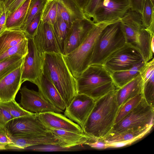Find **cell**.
<instances>
[{"label": "cell", "mask_w": 154, "mask_h": 154, "mask_svg": "<svg viewBox=\"0 0 154 154\" xmlns=\"http://www.w3.org/2000/svg\"><path fill=\"white\" fill-rule=\"evenodd\" d=\"M12 119L8 111L0 104V126L5 127L7 122Z\"/></svg>", "instance_id": "obj_38"}, {"label": "cell", "mask_w": 154, "mask_h": 154, "mask_svg": "<svg viewBox=\"0 0 154 154\" xmlns=\"http://www.w3.org/2000/svg\"><path fill=\"white\" fill-rule=\"evenodd\" d=\"M14 0H0V1H2L4 2L7 9L10 5Z\"/></svg>", "instance_id": "obj_44"}, {"label": "cell", "mask_w": 154, "mask_h": 154, "mask_svg": "<svg viewBox=\"0 0 154 154\" xmlns=\"http://www.w3.org/2000/svg\"><path fill=\"white\" fill-rule=\"evenodd\" d=\"M59 140V147L69 148L85 144L90 138L85 133L75 132L69 131L54 128L48 129Z\"/></svg>", "instance_id": "obj_22"}, {"label": "cell", "mask_w": 154, "mask_h": 154, "mask_svg": "<svg viewBox=\"0 0 154 154\" xmlns=\"http://www.w3.org/2000/svg\"><path fill=\"white\" fill-rule=\"evenodd\" d=\"M116 89L95 101L83 129L91 140L103 139L111 131L119 108Z\"/></svg>", "instance_id": "obj_1"}, {"label": "cell", "mask_w": 154, "mask_h": 154, "mask_svg": "<svg viewBox=\"0 0 154 154\" xmlns=\"http://www.w3.org/2000/svg\"><path fill=\"white\" fill-rule=\"evenodd\" d=\"M48 0H31L28 11L20 29L24 31L31 21L39 13L42 12Z\"/></svg>", "instance_id": "obj_29"}, {"label": "cell", "mask_w": 154, "mask_h": 154, "mask_svg": "<svg viewBox=\"0 0 154 154\" xmlns=\"http://www.w3.org/2000/svg\"><path fill=\"white\" fill-rule=\"evenodd\" d=\"M153 126L152 125L141 129L110 133L102 139L108 144V148L123 147L142 138L149 132Z\"/></svg>", "instance_id": "obj_16"}, {"label": "cell", "mask_w": 154, "mask_h": 154, "mask_svg": "<svg viewBox=\"0 0 154 154\" xmlns=\"http://www.w3.org/2000/svg\"><path fill=\"white\" fill-rule=\"evenodd\" d=\"M25 57L21 55H15L0 62V81L21 65Z\"/></svg>", "instance_id": "obj_27"}, {"label": "cell", "mask_w": 154, "mask_h": 154, "mask_svg": "<svg viewBox=\"0 0 154 154\" xmlns=\"http://www.w3.org/2000/svg\"><path fill=\"white\" fill-rule=\"evenodd\" d=\"M153 4H154V0H151Z\"/></svg>", "instance_id": "obj_46"}, {"label": "cell", "mask_w": 154, "mask_h": 154, "mask_svg": "<svg viewBox=\"0 0 154 154\" xmlns=\"http://www.w3.org/2000/svg\"><path fill=\"white\" fill-rule=\"evenodd\" d=\"M111 23H95L82 44L69 53L63 55L68 67L76 79L90 65L98 36L105 27Z\"/></svg>", "instance_id": "obj_4"}, {"label": "cell", "mask_w": 154, "mask_h": 154, "mask_svg": "<svg viewBox=\"0 0 154 154\" xmlns=\"http://www.w3.org/2000/svg\"><path fill=\"white\" fill-rule=\"evenodd\" d=\"M77 94L95 101L116 88L110 73L102 65H90L76 78Z\"/></svg>", "instance_id": "obj_3"}, {"label": "cell", "mask_w": 154, "mask_h": 154, "mask_svg": "<svg viewBox=\"0 0 154 154\" xmlns=\"http://www.w3.org/2000/svg\"><path fill=\"white\" fill-rule=\"evenodd\" d=\"M9 112L13 119L23 116L34 115L35 113L28 112L20 106L15 100L5 102H0Z\"/></svg>", "instance_id": "obj_34"}, {"label": "cell", "mask_w": 154, "mask_h": 154, "mask_svg": "<svg viewBox=\"0 0 154 154\" xmlns=\"http://www.w3.org/2000/svg\"><path fill=\"white\" fill-rule=\"evenodd\" d=\"M95 102L94 100L88 95L77 94L64 110V115L76 122L83 130Z\"/></svg>", "instance_id": "obj_11"}, {"label": "cell", "mask_w": 154, "mask_h": 154, "mask_svg": "<svg viewBox=\"0 0 154 154\" xmlns=\"http://www.w3.org/2000/svg\"><path fill=\"white\" fill-rule=\"evenodd\" d=\"M28 43L27 38L11 47L0 56V62L15 55L25 56L28 53Z\"/></svg>", "instance_id": "obj_33"}, {"label": "cell", "mask_w": 154, "mask_h": 154, "mask_svg": "<svg viewBox=\"0 0 154 154\" xmlns=\"http://www.w3.org/2000/svg\"><path fill=\"white\" fill-rule=\"evenodd\" d=\"M142 81L140 74L123 86L116 89V100L119 108L129 99L142 93Z\"/></svg>", "instance_id": "obj_23"}, {"label": "cell", "mask_w": 154, "mask_h": 154, "mask_svg": "<svg viewBox=\"0 0 154 154\" xmlns=\"http://www.w3.org/2000/svg\"><path fill=\"white\" fill-rule=\"evenodd\" d=\"M27 38L24 31L21 29H6L0 35V56Z\"/></svg>", "instance_id": "obj_24"}, {"label": "cell", "mask_w": 154, "mask_h": 154, "mask_svg": "<svg viewBox=\"0 0 154 154\" xmlns=\"http://www.w3.org/2000/svg\"><path fill=\"white\" fill-rule=\"evenodd\" d=\"M58 0H48L46 2L41 16V21L53 25L57 17V5Z\"/></svg>", "instance_id": "obj_31"}, {"label": "cell", "mask_w": 154, "mask_h": 154, "mask_svg": "<svg viewBox=\"0 0 154 154\" xmlns=\"http://www.w3.org/2000/svg\"><path fill=\"white\" fill-rule=\"evenodd\" d=\"M28 53L23 64L22 83L29 81L35 84L43 74V53L36 48L32 38H28Z\"/></svg>", "instance_id": "obj_10"}, {"label": "cell", "mask_w": 154, "mask_h": 154, "mask_svg": "<svg viewBox=\"0 0 154 154\" xmlns=\"http://www.w3.org/2000/svg\"><path fill=\"white\" fill-rule=\"evenodd\" d=\"M6 149V147L0 146V150H3Z\"/></svg>", "instance_id": "obj_45"}, {"label": "cell", "mask_w": 154, "mask_h": 154, "mask_svg": "<svg viewBox=\"0 0 154 154\" xmlns=\"http://www.w3.org/2000/svg\"><path fill=\"white\" fill-rule=\"evenodd\" d=\"M25 0H14L7 9L8 13H10L13 12L19 7Z\"/></svg>", "instance_id": "obj_42"}, {"label": "cell", "mask_w": 154, "mask_h": 154, "mask_svg": "<svg viewBox=\"0 0 154 154\" xmlns=\"http://www.w3.org/2000/svg\"><path fill=\"white\" fill-rule=\"evenodd\" d=\"M130 9L129 0H101L92 20L94 23L120 21Z\"/></svg>", "instance_id": "obj_9"}, {"label": "cell", "mask_w": 154, "mask_h": 154, "mask_svg": "<svg viewBox=\"0 0 154 154\" xmlns=\"http://www.w3.org/2000/svg\"></svg>", "instance_id": "obj_47"}, {"label": "cell", "mask_w": 154, "mask_h": 154, "mask_svg": "<svg viewBox=\"0 0 154 154\" xmlns=\"http://www.w3.org/2000/svg\"><path fill=\"white\" fill-rule=\"evenodd\" d=\"M95 23L87 18L74 22L64 41L62 54L66 55L78 47L88 35Z\"/></svg>", "instance_id": "obj_13"}, {"label": "cell", "mask_w": 154, "mask_h": 154, "mask_svg": "<svg viewBox=\"0 0 154 154\" xmlns=\"http://www.w3.org/2000/svg\"><path fill=\"white\" fill-rule=\"evenodd\" d=\"M35 45L41 53L55 52L62 53L54 30L53 25L41 21L33 37Z\"/></svg>", "instance_id": "obj_14"}, {"label": "cell", "mask_w": 154, "mask_h": 154, "mask_svg": "<svg viewBox=\"0 0 154 154\" xmlns=\"http://www.w3.org/2000/svg\"><path fill=\"white\" fill-rule=\"evenodd\" d=\"M43 73L55 86L66 108L77 94L76 79L69 70L62 53H43Z\"/></svg>", "instance_id": "obj_2"}, {"label": "cell", "mask_w": 154, "mask_h": 154, "mask_svg": "<svg viewBox=\"0 0 154 154\" xmlns=\"http://www.w3.org/2000/svg\"><path fill=\"white\" fill-rule=\"evenodd\" d=\"M140 74L142 81V93L146 103L154 108V59L146 63Z\"/></svg>", "instance_id": "obj_20"}, {"label": "cell", "mask_w": 154, "mask_h": 154, "mask_svg": "<svg viewBox=\"0 0 154 154\" xmlns=\"http://www.w3.org/2000/svg\"><path fill=\"white\" fill-rule=\"evenodd\" d=\"M53 26L59 46L62 54L64 42L70 28L65 21L58 16H57Z\"/></svg>", "instance_id": "obj_30"}, {"label": "cell", "mask_w": 154, "mask_h": 154, "mask_svg": "<svg viewBox=\"0 0 154 154\" xmlns=\"http://www.w3.org/2000/svg\"><path fill=\"white\" fill-rule=\"evenodd\" d=\"M144 0H129L131 9L141 14Z\"/></svg>", "instance_id": "obj_41"}, {"label": "cell", "mask_w": 154, "mask_h": 154, "mask_svg": "<svg viewBox=\"0 0 154 154\" xmlns=\"http://www.w3.org/2000/svg\"><path fill=\"white\" fill-rule=\"evenodd\" d=\"M143 61H144L139 50L126 43L109 56L102 65L111 74L129 69Z\"/></svg>", "instance_id": "obj_7"}, {"label": "cell", "mask_w": 154, "mask_h": 154, "mask_svg": "<svg viewBox=\"0 0 154 154\" xmlns=\"http://www.w3.org/2000/svg\"><path fill=\"white\" fill-rule=\"evenodd\" d=\"M11 143L10 139L5 127L0 126V146L6 148Z\"/></svg>", "instance_id": "obj_40"}, {"label": "cell", "mask_w": 154, "mask_h": 154, "mask_svg": "<svg viewBox=\"0 0 154 154\" xmlns=\"http://www.w3.org/2000/svg\"><path fill=\"white\" fill-rule=\"evenodd\" d=\"M30 1L31 0H26L13 12L8 13L6 29H21L20 28L26 17Z\"/></svg>", "instance_id": "obj_26"}, {"label": "cell", "mask_w": 154, "mask_h": 154, "mask_svg": "<svg viewBox=\"0 0 154 154\" xmlns=\"http://www.w3.org/2000/svg\"><path fill=\"white\" fill-rule=\"evenodd\" d=\"M154 108L148 105L143 97L140 103L117 123L110 133L137 130L154 125Z\"/></svg>", "instance_id": "obj_6"}, {"label": "cell", "mask_w": 154, "mask_h": 154, "mask_svg": "<svg viewBox=\"0 0 154 154\" xmlns=\"http://www.w3.org/2000/svg\"><path fill=\"white\" fill-rule=\"evenodd\" d=\"M42 12L38 14L31 21L24 31L27 38H33L41 21Z\"/></svg>", "instance_id": "obj_35"}, {"label": "cell", "mask_w": 154, "mask_h": 154, "mask_svg": "<svg viewBox=\"0 0 154 154\" xmlns=\"http://www.w3.org/2000/svg\"><path fill=\"white\" fill-rule=\"evenodd\" d=\"M57 16L62 18L69 28L75 22L87 18L75 0H58Z\"/></svg>", "instance_id": "obj_19"}, {"label": "cell", "mask_w": 154, "mask_h": 154, "mask_svg": "<svg viewBox=\"0 0 154 154\" xmlns=\"http://www.w3.org/2000/svg\"><path fill=\"white\" fill-rule=\"evenodd\" d=\"M9 137L11 143L8 146L11 148L24 149L38 145H51L59 147L60 144L59 140L49 131L48 135L45 136L15 135Z\"/></svg>", "instance_id": "obj_18"}, {"label": "cell", "mask_w": 154, "mask_h": 154, "mask_svg": "<svg viewBox=\"0 0 154 154\" xmlns=\"http://www.w3.org/2000/svg\"><path fill=\"white\" fill-rule=\"evenodd\" d=\"M9 136L25 135L43 136L49 133L35 113L13 119L5 126Z\"/></svg>", "instance_id": "obj_8"}, {"label": "cell", "mask_w": 154, "mask_h": 154, "mask_svg": "<svg viewBox=\"0 0 154 154\" xmlns=\"http://www.w3.org/2000/svg\"><path fill=\"white\" fill-rule=\"evenodd\" d=\"M141 15L144 27L151 35H154V4L151 0H144Z\"/></svg>", "instance_id": "obj_28"}, {"label": "cell", "mask_w": 154, "mask_h": 154, "mask_svg": "<svg viewBox=\"0 0 154 154\" xmlns=\"http://www.w3.org/2000/svg\"><path fill=\"white\" fill-rule=\"evenodd\" d=\"M35 114L39 120L48 129L54 128L75 132L84 133L83 131L78 124L61 113L48 112Z\"/></svg>", "instance_id": "obj_15"}, {"label": "cell", "mask_w": 154, "mask_h": 154, "mask_svg": "<svg viewBox=\"0 0 154 154\" xmlns=\"http://www.w3.org/2000/svg\"><path fill=\"white\" fill-rule=\"evenodd\" d=\"M8 11L4 2L0 1V35L6 29Z\"/></svg>", "instance_id": "obj_37"}, {"label": "cell", "mask_w": 154, "mask_h": 154, "mask_svg": "<svg viewBox=\"0 0 154 154\" xmlns=\"http://www.w3.org/2000/svg\"><path fill=\"white\" fill-rule=\"evenodd\" d=\"M20 105L28 112L36 114L48 112L61 113L63 112L49 103L38 91L29 89L24 86L20 89Z\"/></svg>", "instance_id": "obj_12"}, {"label": "cell", "mask_w": 154, "mask_h": 154, "mask_svg": "<svg viewBox=\"0 0 154 154\" xmlns=\"http://www.w3.org/2000/svg\"><path fill=\"white\" fill-rule=\"evenodd\" d=\"M101 0H88L82 10L86 17L92 20L95 10Z\"/></svg>", "instance_id": "obj_36"}, {"label": "cell", "mask_w": 154, "mask_h": 154, "mask_svg": "<svg viewBox=\"0 0 154 154\" xmlns=\"http://www.w3.org/2000/svg\"><path fill=\"white\" fill-rule=\"evenodd\" d=\"M145 63L143 61L129 69L110 74L116 88L122 87L137 77Z\"/></svg>", "instance_id": "obj_25"}, {"label": "cell", "mask_w": 154, "mask_h": 154, "mask_svg": "<svg viewBox=\"0 0 154 154\" xmlns=\"http://www.w3.org/2000/svg\"><path fill=\"white\" fill-rule=\"evenodd\" d=\"M77 3L82 9L88 0H75Z\"/></svg>", "instance_id": "obj_43"}, {"label": "cell", "mask_w": 154, "mask_h": 154, "mask_svg": "<svg viewBox=\"0 0 154 154\" xmlns=\"http://www.w3.org/2000/svg\"><path fill=\"white\" fill-rule=\"evenodd\" d=\"M126 43L120 21L108 25L96 40L90 65H102L109 56Z\"/></svg>", "instance_id": "obj_5"}, {"label": "cell", "mask_w": 154, "mask_h": 154, "mask_svg": "<svg viewBox=\"0 0 154 154\" xmlns=\"http://www.w3.org/2000/svg\"><path fill=\"white\" fill-rule=\"evenodd\" d=\"M22 67L23 64L0 81V102L15 100L22 84Z\"/></svg>", "instance_id": "obj_17"}, {"label": "cell", "mask_w": 154, "mask_h": 154, "mask_svg": "<svg viewBox=\"0 0 154 154\" xmlns=\"http://www.w3.org/2000/svg\"><path fill=\"white\" fill-rule=\"evenodd\" d=\"M142 93L138 94L125 102L119 108L114 124L117 123L128 114L141 101L143 98Z\"/></svg>", "instance_id": "obj_32"}, {"label": "cell", "mask_w": 154, "mask_h": 154, "mask_svg": "<svg viewBox=\"0 0 154 154\" xmlns=\"http://www.w3.org/2000/svg\"><path fill=\"white\" fill-rule=\"evenodd\" d=\"M35 85L45 99L55 107L64 111L66 106L60 95L55 86L43 73Z\"/></svg>", "instance_id": "obj_21"}, {"label": "cell", "mask_w": 154, "mask_h": 154, "mask_svg": "<svg viewBox=\"0 0 154 154\" xmlns=\"http://www.w3.org/2000/svg\"><path fill=\"white\" fill-rule=\"evenodd\" d=\"M85 144L92 148L98 149L108 148V144L102 139L95 140L90 139Z\"/></svg>", "instance_id": "obj_39"}]
</instances>
